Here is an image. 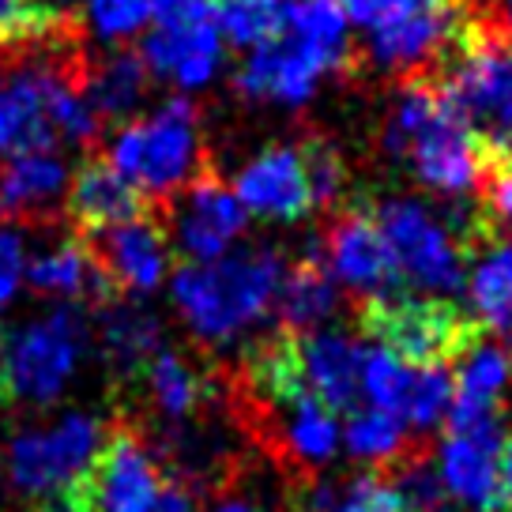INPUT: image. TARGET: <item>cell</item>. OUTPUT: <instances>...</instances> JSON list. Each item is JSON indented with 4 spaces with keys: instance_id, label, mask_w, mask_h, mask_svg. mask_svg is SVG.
Segmentation results:
<instances>
[{
    "instance_id": "obj_5",
    "label": "cell",
    "mask_w": 512,
    "mask_h": 512,
    "mask_svg": "<svg viewBox=\"0 0 512 512\" xmlns=\"http://www.w3.org/2000/svg\"><path fill=\"white\" fill-rule=\"evenodd\" d=\"M106 159L113 162L117 174L128 177L144 192L151 204H166L192 177L208 170L204 147H200L196 106H189L185 98H170L151 117L121 125L110 140Z\"/></svg>"
},
{
    "instance_id": "obj_34",
    "label": "cell",
    "mask_w": 512,
    "mask_h": 512,
    "mask_svg": "<svg viewBox=\"0 0 512 512\" xmlns=\"http://www.w3.org/2000/svg\"><path fill=\"white\" fill-rule=\"evenodd\" d=\"M305 155V166H309V181H313V200L317 208H336L339 192H343V181H347V170H343V159L339 151L324 136H305L298 140Z\"/></svg>"
},
{
    "instance_id": "obj_38",
    "label": "cell",
    "mask_w": 512,
    "mask_h": 512,
    "mask_svg": "<svg viewBox=\"0 0 512 512\" xmlns=\"http://www.w3.org/2000/svg\"><path fill=\"white\" fill-rule=\"evenodd\" d=\"M456 4H460V12L467 19H479V23L512 31V0H456Z\"/></svg>"
},
{
    "instance_id": "obj_8",
    "label": "cell",
    "mask_w": 512,
    "mask_h": 512,
    "mask_svg": "<svg viewBox=\"0 0 512 512\" xmlns=\"http://www.w3.org/2000/svg\"><path fill=\"white\" fill-rule=\"evenodd\" d=\"M102 422L91 415H64L46 430L19 433L8 448L12 486L27 497H49L72 479H80L102 445Z\"/></svg>"
},
{
    "instance_id": "obj_16",
    "label": "cell",
    "mask_w": 512,
    "mask_h": 512,
    "mask_svg": "<svg viewBox=\"0 0 512 512\" xmlns=\"http://www.w3.org/2000/svg\"><path fill=\"white\" fill-rule=\"evenodd\" d=\"M68 166L53 151L0 162V219L19 226L53 223L68 196Z\"/></svg>"
},
{
    "instance_id": "obj_27",
    "label": "cell",
    "mask_w": 512,
    "mask_h": 512,
    "mask_svg": "<svg viewBox=\"0 0 512 512\" xmlns=\"http://www.w3.org/2000/svg\"><path fill=\"white\" fill-rule=\"evenodd\" d=\"M283 31L294 34L305 49H313L332 72L351 64L347 12H343L339 0H290Z\"/></svg>"
},
{
    "instance_id": "obj_15",
    "label": "cell",
    "mask_w": 512,
    "mask_h": 512,
    "mask_svg": "<svg viewBox=\"0 0 512 512\" xmlns=\"http://www.w3.org/2000/svg\"><path fill=\"white\" fill-rule=\"evenodd\" d=\"M332 68L320 61L313 49H305L294 34H279L264 46L249 49L238 68V91L253 102H279V106H302L317 95V83Z\"/></svg>"
},
{
    "instance_id": "obj_14",
    "label": "cell",
    "mask_w": 512,
    "mask_h": 512,
    "mask_svg": "<svg viewBox=\"0 0 512 512\" xmlns=\"http://www.w3.org/2000/svg\"><path fill=\"white\" fill-rule=\"evenodd\" d=\"M95 253L98 268L106 272L117 294H151L162 287L170 268V245L159 219L140 215L128 223L106 226L95 234H80Z\"/></svg>"
},
{
    "instance_id": "obj_39",
    "label": "cell",
    "mask_w": 512,
    "mask_h": 512,
    "mask_svg": "<svg viewBox=\"0 0 512 512\" xmlns=\"http://www.w3.org/2000/svg\"><path fill=\"white\" fill-rule=\"evenodd\" d=\"M501 490L509 497V509H512V437L501 441Z\"/></svg>"
},
{
    "instance_id": "obj_3",
    "label": "cell",
    "mask_w": 512,
    "mask_h": 512,
    "mask_svg": "<svg viewBox=\"0 0 512 512\" xmlns=\"http://www.w3.org/2000/svg\"><path fill=\"white\" fill-rule=\"evenodd\" d=\"M437 80L479 159H512V31L464 16Z\"/></svg>"
},
{
    "instance_id": "obj_22",
    "label": "cell",
    "mask_w": 512,
    "mask_h": 512,
    "mask_svg": "<svg viewBox=\"0 0 512 512\" xmlns=\"http://www.w3.org/2000/svg\"><path fill=\"white\" fill-rule=\"evenodd\" d=\"M98 351L117 381L144 377L147 362L162 351V324L144 305L117 298L98 309Z\"/></svg>"
},
{
    "instance_id": "obj_18",
    "label": "cell",
    "mask_w": 512,
    "mask_h": 512,
    "mask_svg": "<svg viewBox=\"0 0 512 512\" xmlns=\"http://www.w3.org/2000/svg\"><path fill=\"white\" fill-rule=\"evenodd\" d=\"M144 64L162 76V80L177 83L185 91H196L211 83L219 72V57H223V34L211 19H196V23H174V27H155L140 46Z\"/></svg>"
},
{
    "instance_id": "obj_12",
    "label": "cell",
    "mask_w": 512,
    "mask_h": 512,
    "mask_svg": "<svg viewBox=\"0 0 512 512\" xmlns=\"http://www.w3.org/2000/svg\"><path fill=\"white\" fill-rule=\"evenodd\" d=\"M241 208L272 223H298L317 208L302 144H275L245 162L234 177Z\"/></svg>"
},
{
    "instance_id": "obj_25",
    "label": "cell",
    "mask_w": 512,
    "mask_h": 512,
    "mask_svg": "<svg viewBox=\"0 0 512 512\" xmlns=\"http://www.w3.org/2000/svg\"><path fill=\"white\" fill-rule=\"evenodd\" d=\"M147 80H151V68L140 53H128V49H117L98 64L87 61V68H83V91H87L102 121L128 117L136 110L147 95Z\"/></svg>"
},
{
    "instance_id": "obj_24",
    "label": "cell",
    "mask_w": 512,
    "mask_h": 512,
    "mask_svg": "<svg viewBox=\"0 0 512 512\" xmlns=\"http://www.w3.org/2000/svg\"><path fill=\"white\" fill-rule=\"evenodd\" d=\"M467 294L479 313V324L501 339V347L512 358V241L494 238L475 256Z\"/></svg>"
},
{
    "instance_id": "obj_13",
    "label": "cell",
    "mask_w": 512,
    "mask_h": 512,
    "mask_svg": "<svg viewBox=\"0 0 512 512\" xmlns=\"http://www.w3.org/2000/svg\"><path fill=\"white\" fill-rule=\"evenodd\" d=\"M501 422L475 430H448L437 452V471L448 497L467 512H512L501 490Z\"/></svg>"
},
{
    "instance_id": "obj_23",
    "label": "cell",
    "mask_w": 512,
    "mask_h": 512,
    "mask_svg": "<svg viewBox=\"0 0 512 512\" xmlns=\"http://www.w3.org/2000/svg\"><path fill=\"white\" fill-rule=\"evenodd\" d=\"M275 309H279V328L294 332V336L317 332L320 324L339 309V287L332 272L324 268L317 245H309V253L290 272H283Z\"/></svg>"
},
{
    "instance_id": "obj_31",
    "label": "cell",
    "mask_w": 512,
    "mask_h": 512,
    "mask_svg": "<svg viewBox=\"0 0 512 512\" xmlns=\"http://www.w3.org/2000/svg\"><path fill=\"white\" fill-rule=\"evenodd\" d=\"M64 23H72V16L53 12L46 0H0V49L34 42Z\"/></svg>"
},
{
    "instance_id": "obj_26",
    "label": "cell",
    "mask_w": 512,
    "mask_h": 512,
    "mask_svg": "<svg viewBox=\"0 0 512 512\" xmlns=\"http://www.w3.org/2000/svg\"><path fill=\"white\" fill-rule=\"evenodd\" d=\"M144 381L147 392H151V403L159 407V415L174 418V422L196 418L204 411V403L215 400V384H211L208 373H200L181 354L166 351V347L147 362Z\"/></svg>"
},
{
    "instance_id": "obj_2",
    "label": "cell",
    "mask_w": 512,
    "mask_h": 512,
    "mask_svg": "<svg viewBox=\"0 0 512 512\" xmlns=\"http://www.w3.org/2000/svg\"><path fill=\"white\" fill-rule=\"evenodd\" d=\"M283 272L287 264L275 249H245L211 264H181L174 275V302L192 336L226 347L272 309Z\"/></svg>"
},
{
    "instance_id": "obj_4",
    "label": "cell",
    "mask_w": 512,
    "mask_h": 512,
    "mask_svg": "<svg viewBox=\"0 0 512 512\" xmlns=\"http://www.w3.org/2000/svg\"><path fill=\"white\" fill-rule=\"evenodd\" d=\"M358 328L407 366L448 369L486 336L479 320L467 317L448 298H422L407 287L377 298H358Z\"/></svg>"
},
{
    "instance_id": "obj_17",
    "label": "cell",
    "mask_w": 512,
    "mask_h": 512,
    "mask_svg": "<svg viewBox=\"0 0 512 512\" xmlns=\"http://www.w3.org/2000/svg\"><path fill=\"white\" fill-rule=\"evenodd\" d=\"M512 381V358L501 343L486 336L456 362L452 373V403H448V430H475L501 422V400Z\"/></svg>"
},
{
    "instance_id": "obj_37",
    "label": "cell",
    "mask_w": 512,
    "mask_h": 512,
    "mask_svg": "<svg viewBox=\"0 0 512 512\" xmlns=\"http://www.w3.org/2000/svg\"><path fill=\"white\" fill-rule=\"evenodd\" d=\"M147 4H151V19H155L159 27L211 19V0H147Z\"/></svg>"
},
{
    "instance_id": "obj_28",
    "label": "cell",
    "mask_w": 512,
    "mask_h": 512,
    "mask_svg": "<svg viewBox=\"0 0 512 512\" xmlns=\"http://www.w3.org/2000/svg\"><path fill=\"white\" fill-rule=\"evenodd\" d=\"M287 4L290 0H223L215 27L230 46L256 49L272 42L287 27Z\"/></svg>"
},
{
    "instance_id": "obj_21",
    "label": "cell",
    "mask_w": 512,
    "mask_h": 512,
    "mask_svg": "<svg viewBox=\"0 0 512 512\" xmlns=\"http://www.w3.org/2000/svg\"><path fill=\"white\" fill-rule=\"evenodd\" d=\"M23 275L34 294H42V298H83V302H95L98 309L125 298L98 268L95 253L87 249L83 238H68L42 249Z\"/></svg>"
},
{
    "instance_id": "obj_6",
    "label": "cell",
    "mask_w": 512,
    "mask_h": 512,
    "mask_svg": "<svg viewBox=\"0 0 512 512\" xmlns=\"http://www.w3.org/2000/svg\"><path fill=\"white\" fill-rule=\"evenodd\" d=\"M87 347V320L80 309L61 305L49 317L16 332L0 328V381L12 400L53 403L61 396Z\"/></svg>"
},
{
    "instance_id": "obj_29",
    "label": "cell",
    "mask_w": 512,
    "mask_h": 512,
    "mask_svg": "<svg viewBox=\"0 0 512 512\" xmlns=\"http://www.w3.org/2000/svg\"><path fill=\"white\" fill-rule=\"evenodd\" d=\"M343 441L351 448L358 460H377V464L392 467L396 460H403L415 441L407 437L400 418L384 415L377 407H369V411H351V422H347V430H343Z\"/></svg>"
},
{
    "instance_id": "obj_11",
    "label": "cell",
    "mask_w": 512,
    "mask_h": 512,
    "mask_svg": "<svg viewBox=\"0 0 512 512\" xmlns=\"http://www.w3.org/2000/svg\"><path fill=\"white\" fill-rule=\"evenodd\" d=\"M166 204H174V241L185 264H211L226 256L249 226V211L211 170L192 177Z\"/></svg>"
},
{
    "instance_id": "obj_10",
    "label": "cell",
    "mask_w": 512,
    "mask_h": 512,
    "mask_svg": "<svg viewBox=\"0 0 512 512\" xmlns=\"http://www.w3.org/2000/svg\"><path fill=\"white\" fill-rule=\"evenodd\" d=\"M87 490L95 512H151L162 494V475L147 441L132 422H113L95 460L87 464Z\"/></svg>"
},
{
    "instance_id": "obj_9",
    "label": "cell",
    "mask_w": 512,
    "mask_h": 512,
    "mask_svg": "<svg viewBox=\"0 0 512 512\" xmlns=\"http://www.w3.org/2000/svg\"><path fill=\"white\" fill-rule=\"evenodd\" d=\"M313 245H317L332 279L351 287L358 298H377V294H392V290L407 287L369 204L339 208L332 215V223L324 226L320 241H313Z\"/></svg>"
},
{
    "instance_id": "obj_36",
    "label": "cell",
    "mask_w": 512,
    "mask_h": 512,
    "mask_svg": "<svg viewBox=\"0 0 512 512\" xmlns=\"http://www.w3.org/2000/svg\"><path fill=\"white\" fill-rule=\"evenodd\" d=\"M27 272V256H23V241L16 230L0 226V309L16 298L19 279Z\"/></svg>"
},
{
    "instance_id": "obj_35",
    "label": "cell",
    "mask_w": 512,
    "mask_h": 512,
    "mask_svg": "<svg viewBox=\"0 0 512 512\" xmlns=\"http://www.w3.org/2000/svg\"><path fill=\"white\" fill-rule=\"evenodd\" d=\"M347 19H354L358 27H381L388 19L415 16V12H430V8H445L456 0H339Z\"/></svg>"
},
{
    "instance_id": "obj_33",
    "label": "cell",
    "mask_w": 512,
    "mask_h": 512,
    "mask_svg": "<svg viewBox=\"0 0 512 512\" xmlns=\"http://www.w3.org/2000/svg\"><path fill=\"white\" fill-rule=\"evenodd\" d=\"M151 19L147 0H87V23L102 42H125Z\"/></svg>"
},
{
    "instance_id": "obj_30",
    "label": "cell",
    "mask_w": 512,
    "mask_h": 512,
    "mask_svg": "<svg viewBox=\"0 0 512 512\" xmlns=\"http://www.w3.org/2000/svg\"><path fill=\"white\" fill-rule=\"evenodd\" d=\"M362 384H366V396L377 411L403 422L407 396H411V384H415V366H407L403 358H396L384 347H366V354H362Z\"/></svg>"
},
{
    "instance_id": "obj_32",
    "label": "cell",
    "mask_w": 512,
    "mask_h": 512,
    "mask_svg": "<svg viewBox=\"0 0 512 512\" xmlns=\"http://www.w3.org/2000/svg\"><path fill=\"white\" fill-rule=\"evenodd\" d=\"M448 403H452V369L415 366V384H411L403 418H407L415 430H433V426L448 415Z\"/></svg>"
},
{
    "instance_id": "obj_19",
    "label": "cell",
    "mask_w": 512,
    "mask_h": 512,
    "mask_svg": "<svg viewBox=\"0 0 512 512\" xmlns=\"http://www.w3.org/2000/svg\"><path fill=\"white\" fill-rule=\"evenodd\" d=\"M151 208L155 204L128 177L117 174L106 155L83 159L76 177L68 181V215H72L80 234H95L106 226L151 215Z\"/></svg>"
},
{
    "instance_id": "obj_1",
    "label": "cell",
    "mask_w": 512,
    "mask_h": 512,
    "mask_svg": "<svg viewBox=\"0 0 512 512\" xmlns=\"http://www.w3.org/2000/svg\"><path fill=\"white\" fill-rule=\"evenodd\" d=\"M384 151L407 162L418 181L445 200L479 189V144L452 113L437 76L403 80L400 98L384 121Z\"/></svg>"
},
{
    "instance_id": "obj_40",
    "label": "cell",
    "mask_w": 512,
    "mask_h": 512,
    "mask_svg": "<svg viewBox=\"0 0 512 512\" xmlns=\"http://www.w3.org/2000/svg\"><path fill=\"white\" fill-rule=\"evenodd\" d=\"M211 512H264V509L253 505V501H245V497H230V501H219Z\"/></svg>"
},
{
    "instance_id": "obj_20",
    "label": "cell",
    "mask_w": 512,
    "mask_h": 512,
    "mask_svg": "<svg viewBox=\"0 0 512 512\" xmlns=\"http://www.w3.org/2000/svg\"><path fill=\"white\" fill-rule=\"evenodd\" d=\"M362 354H366V347L347 332H305V336H298L305 384L332 415H351L354 403H358Z\"/></svg>"
},
{
    "instance_id": "obj_7",
    "label": "cell",
    "mask_w": 512,
    "mask_h": 512,
    "mask_svg": "<svg viewBox=\"0 0 512 512\" xmlns=\"http://www.w3.org/2000/svg\"><path fill=\"white\" fill-rule=\"evenodd\" d=\"M369 211H373L388 249L396 256L403 283L430 290L437 298L456 294L464 287L467 249L452 234L445 211H433L430 204L411 200V196H392Z\"/></svg>"
}]
</instances>
